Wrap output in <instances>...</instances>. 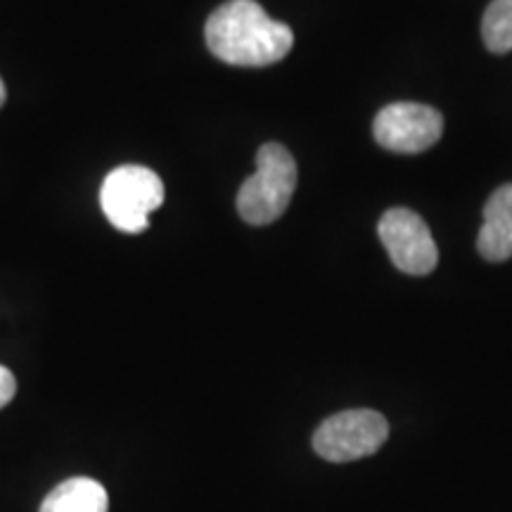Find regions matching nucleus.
I'll list each match as a JSON object with an SVG mask.
<instances>
[{
	"label": "nucleus",
	"instance_id": "423d86ee",
	"mask_svg": "<svg viewBox=\"0 0 512 512\" xmlns=\"http://www.w3.org/2000/svg\"><path fill=\"white\" fill-rule=\"evenodd\" d=\"M444 133V117L420 102H394L377 112L373 136L384 150L399 155H418L439 143Z\"/></svg>",
	"mask_w": 512,
	"mask_h": 512
},
{
	"label": "nucleus",
	"instance_id": "20e7f679",
	"mask_svg": "<svg viewBox=\"0 0 512 512\" xmlns=\"http://www.w3.org/2000/svg\"><path fill=\"white\" fill-rule=\"evenodd\" d=\"M387 437L389 425L384 415L370 408H354L320 422L313 434V448L330 463H351L380 451Z\"/></svg>",
	"mask_w": 512,
	"mask_h": 512
},
{
	"label": "nucleus",
	"instance_id": "9d476101",
	"mask_svg": "<svg viewBox=\"0 0 512 512\" xmlns=\"http://www.w3.org/2000/svg\"><path fill=\"white\" fill-rule=\"evenodd\" d=\"M17 394V380L8 368L0 366V408L8 406Z\"/></svg>",
	"mask_w": 512,
	"mask_h": 512
},
{
	"label": "nucleus",
	"instance_id": "f257e3e1",
	"mask_svg": "<svg viewBox=\"0 0 512 512\" xmlns=\"http://www.w3.org/2000/svg\"><path fill=\"white\" fill-rule=\"evenodd\" d=\"M204 41L216 60L233 67H268L290 55L294 34L256 0H228L211 12Z\"/></svg>",
	"mask_w": 512,
	"mask_h": 512
},
{
	"label": "nucleus",
	"instance_id": "9b49d317",
	"mask_svg": "<svg viewBox=\"0 0 512 512\" xmlns=\"http://www.w3.org/2000/svg\"><path fill=\"white\" fill-rule=\"evenodd\" d=\"M5 98H8V91H5V83L0 79V107L5 105Z\"/></svg>",
	"mask_w": 512,
	"mask_h": 512
},
{
	"label": "nucleus",
	"instance_id": "6e6552de",
	"mask_svg": "<svg viewBox=\"0 0 512 512\" xmlns=\"http://www.w3.org/2000/svg\"><path fill=\"white\" fill-rule=\"evenodd\" d=\"M110 496L98 479L72 477L57 484L41 503V512H107Z\"/></svg>",
	"mask_w": 512,
	"mask_h": 512
},
{
	"label": "nucleus",
	"instance_id": "f03ea898",
	"mask_svg": "<svg viewBox=\"0 0 512 512\" xmlns=\"http://www.w3.org/2000/svg\"><path fill=\"white\" fill-rule=\"evenodd\" d=\"M297 190V162L285 145L266 143L256 152V171L240 185L238 214L249 226H271L290 207Z\"/></svg>",
	"mask_w": 512,
	"mask_h": 512
},
{
	"label": "nucleus",
	"instance_id": "39448f33",
	"mask_svg": "<svg viewBox=\"0 0 512 512\" xmlns=\"http://www.w3.org/2000/svg\"><path fill=\"white\" fill-rule=\"evenodd\" d=\"M384 249L392 264L401 273L427 275L439 264V249L432 238V230L422 221V216L406 207H394L384 211L377 223Z\"/></svg>",
	"mask_w": 512,
	"mask_h": 512
},
{
	"label": "nucleus",
	"instance_id": "7ed1b4c3",
	"mask_svg": "<svg viewBox=\"0 0 512 512\" xmlns=\"http://www.w3.org/2000/svg\"><path fill=\"white\" fill-rule=\"evenodd\" d=\"M164 183L147 166L124 164L110 171L100 188V207L121 233L136 235L150 226V214L162 207Z\"/></svg>",
	"mask_w": 512,
	"mask_h": 512
},
{
	"label": "nucleus",
	"instance_id": "0eeeda50",
	"mask_svg": "<svg viewBox=\"0 0 512 512\" xmlns=\"http://www.w3.org/2000/svg\"><path fill=\"white\" fill-rule=\"evenodd\" d=\"M477 249L491 264L512 259V183L496 188L486 200Z\"/></svg>",
	"mask_w": 512,
	"mask_h": 512
},
{
	"label": "nucleus",
	"instance_id": "1a4fd4ad",
	"mask_svg": "<svg viewBox=\"0 0 512 512\" xmlns=\"http://www.w3.org/2000/svg\"><path fill=\"white\" fill-rule=\"evenodd\" d=\"M484 46L496 55L512 50V0H491L482 17Z\"/></svg>",
	"mask_w": 512,
	"mask_h": 512
}]
</instances>
